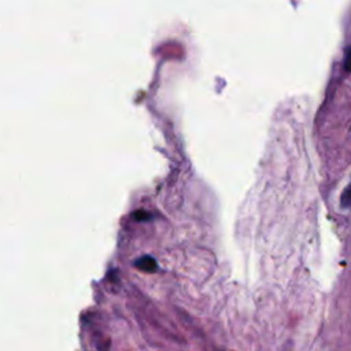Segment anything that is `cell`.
Returning a JSON list of instances; mask_svg holds the SVG:
<instances>
[{"instance_id":"3","label":"cell","mask_w":351,"mask_h":351,"mask_svg":"<svg viewBox=\"0 0 351 351\" xmlns=\"http://www.w3.org/2000/svg\"><path fill=\"white\" fill-rule=\"evenodd\" d=\"M344 69H346L347 71H351V48H348V49H347V52H346Z\"/></svg>"},{"instance_id":"2","label":"cell","mask_w":351,"mask_h":351,"mask_svg":"<svg viewBox=\"0 0 351 351\" xmlns=\"http://www.w3.org/2000/svg\"><path fill=\"white\" fill-rule=\"evenodd\" d=\"M341 206L351 207V184L346 188V191L341 195Z\"/></svg>"},{"instance_id":"1","label":"cell","mask_w":351,"mask_h":351,"mask_svg":"<svg viewBox=\"0 0 351 351\" xmlns=\"http://www.w3.org/2000/svg\"><path fill=\"white\" fill-rule=\"evenodd\" d=\"M136 266H137L138 269H143V270H147V271H152V270L156 269L155 261H154L152 258H149V256H144V258L138 259V261L136 262Z\"/></svg>"}]
</instances>
